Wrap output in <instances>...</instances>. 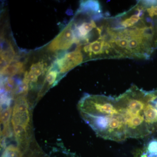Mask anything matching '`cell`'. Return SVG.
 <instances>
[{
  "mask_svg": "<svg viewBox=\"0 0 157 157\" xmlns=\"http://www.w3.org/2000/svg\"><path fill=\"white\" fill-rule=\"evenodd\" d=\"M1 64L2 68L12 63L15 56L11 43L8 40L4 39L1 44Z\"/></svg>",
  "mask_w": 157,
  "mask_h": 157,
  "instance_id": "cell-7",
  "label": "cell"
},
{
  "mask_svg": "<svg viewBox=\"0 0 157 157\" xmlns=\"http://www.w3.org/2000/svg\"><path fill=\"white\" fill-rule=\"evenodd\" d=\"M78 108L82 119L98 136L117 142L128 138L115 98L86 94L78 102Z\"/></svg>",
  "mask_w": 157,
  "mask_h": 157,
  "instance_id": "cell-2",
  "label": "cell"
},
{
  "mask_svg": "<svg viewBox=\"0 0 157 157\" xmlns=\"http://www.w3.org/2000/svg\"><path fill=\"white\" fill-rule=\"evenodd\" d=\"M24 70V64L21 62H16L2 68L1 74L4 76H13L22 73Z\"/></svg>",
  "mask_w": 157,
  "mask_h": 157,
  "instance_id": "cell-9",
  "label": "cell"
},
{
  "mask_svg": "<svg viewBox=\"0 0 157 157\" xmlns=\"http://www.w3.org/2000/svg\"><path fill=\"white\" fill-rule=\"evenodd\" d=\"M115 99L128 138H143L157 132V110L149 101L148 92L132 86Z\"/></svg>",
  "mask_w": 157,
  "mask_h": 157,
  "instance_id": "cell-3",
  "label": "cell"
},
{
  "mask_svg": "<svg viewBox=\"0 0 157 157\" xmlns=\"http://www.w3.org/2000/svg\"><path fill=\"white\" fill-rule=\"evenodd\" d=\"M109 43L117 59H148L157 48V27L143 1L128 11L107 17Z\"/></svg>",
  "mask_w": 157,
  "mask_h": 157,
  "instance_id": "cell-1",
  "label": "cell"
},
{
  "mask_svg": "<svg viewBox=\"0 0 157 157\" xmlns=\"http://www.w3.org/2000/svg\"><path fill=\"white\" fill-rule=\"evenodd\" d=\"M44 67L45 65L43 61H39L34 63L31 66L29 72H31L38 78L44 73L45 71Z\"/></svg>",
  "mask_w": 157,
  "mask_h": 157,
  "instance_id": "cell-11",
  "label": "cell"
},
{
  "mask_svg": "<svg viewBox=\"0 0 157 157\" xmlns=\"http://www.w3.org/2000/svg\"><path fill=\"white\" fill-rule=\"evenodd\" d=\"M84 61V57L80 51L75 49L57 59L50 69L56 70L59 74H63Z\"/></svg>",
  "mask_w": 157,
  "mask_h": 157,
  "instance_id": "cell-6",
  "label": "cell"
},
{
  "mask_svg": "<svg viewBox=\"0 0 157 157\" xmlns=\"http://www.w3.org/2000/svg\"><path fill=\"white\" fill-rule=\"evenodd\" d=\"M148 94L150 101L157 110V90L149 91Z\"/></svg>",
  "mask_w": 157,
  "mask_h": 157,
  "instance_id": "cell-13",
  "label": "cell"
},
{
  "mask_svg": "<svg viewBox=\"0 0 157 157\" xmlns=\"http://www.w3.org/2000/svg\"><path fill=\"white\" fill-rule=\"evenodd\" d=\"M76 45L73 21L51 42L47 48L51 52L67 50Z\"/></svg>",
  "mask_w": 157,
  "mask_h": 157,
  "instance_id": "cell-5",
  "label": "cell"
},
{
  "mask_svg": "<svg viewBox=\"0 0 157 157\" xmlns=\"http://www.w3.org/2000/svg\"><path fill=\"white\" fill-rule=\"evenodd\" d=\"M2 157H23V153L19 147L9 145L5 149Z\"/></svg>",
  "mask_w": 157,
  "mask_h": 157,
  "instance_id": "cell-10",
  "label": "cell"
},
{
  "mask_svg": "<svg viewBox=\"0 0 157 157\" xmlns=\"http://www.w3.org/2000/svg\"><path fill=\"white\" fill-rule=\"evenodd\" d=\"M59 74L56 70L49 69L45 76V82H46L48 86H54L55 83L57 82Z\"/></svg>",
  "mask_w": 157,
  "mask_h": 157,
  "instance_id": "cell-12",
  "label": "cell"
},
{
  "mask_svg": "<svg viewBox=\"0 0 157 157\" xmlns=\"http://www.w3.org/2000/svg\"><path fill=\"white\" fill-rule=\"evenodd\" d=\"M137 157H157V138L149 140L138 153Z\"/></svg>",
  "mask_w": 157,
  "mask_h": 157,
  "instance_id": "cell-8",
  "label": "cell"
},
{
  "mask_svg": "<svg viewBox=\"0 0 157 157\" xmlns=\"http://www.w3.org/2000/svg\"><path fill=\"white\" fill-rule=\"evenodd\" d=\"M30 113L27 100L24 96L17 97L12 109L11 117L12 126L21 125L27 128L30 126Z\"/></svg>",
  "mask_w": 157,
  "mask_h": 157,
  "instance_id": "cell-4",
  "label": "cell"
}]
</instances>
